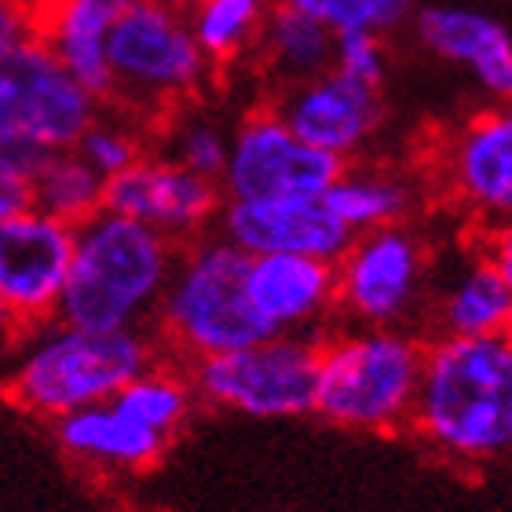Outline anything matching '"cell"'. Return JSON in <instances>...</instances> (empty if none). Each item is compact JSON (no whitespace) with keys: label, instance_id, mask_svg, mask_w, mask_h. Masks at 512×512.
Instances as JSON below:
<instances>
[{"label":"cell","instance_id":"cell-7","mask_svg":"<svg viewBox=\"0 0 512 512\" xmlns=\"http://www.w3.org/2000/svg\"><path fill=\"white\" fill-rule=\"evenodd\" d=\"M107 103L154 132L176 110L209 96L216 70L191 37L187 15L158 0H136L107 41Z\"/></svg>","mask_w":512,"mask_h":512},{"label":"cell","instance_id":"cell-5","mask_svg":"<svg viewBox=\"0 0 512 512\" xmlns=\"http://www.w3.org/2000/svg\"><path fill=\"white\" fill-rule=\"evenodd\" d=\"M150 333L161 355L180 366L264 341L246 297V256L216 231L180 246Z\"/></svg>","mask_w":512,"mask_h":512},{"label":"cell","instance_id":"cell-31","mask_svg":"<svg viewBox=\"0 0 512 512\" xmlns=\"http://www.w3.org/2000/svg\"><path fill=\"white\" fill-rule=\"evenodd\" d=\"M22 333L26 330L19 326V319L0 304V370H4V374H8L11 359H15V348H19Z\"/></svg>","mask_w":512,"mask_h":512},{"label":"cell","instance_id":"cell-27","mask_svg":"<svg viewBox=\"0 0 512 512\" xmlns=\"http://www.w3.org/2000/svg\"><path fill=\"white\" fill-rule=\"evenodd\" d=\"M150 147H154V132L143 121L118 107H99V114L88 121L74 150L103 180H114L125 169H132Z\"/></svg>","mask_w":512,"mask_h":512},{"label":"cell","instance_id":"cell-8","mask_svg":"<svg viewBox=\"0 0 512 512\" xmlns=\"http://www.w3.org/2000/svg\"><path fill=\"white\" fill-rule=\"evenodd\" d=\"M432 275L436 253L417 224L352 235L344 253L333 260L337 322L414 330V322L428 308Z\"/></svg>","mask_w":512,"mask_h":512},{"label":"cell","instance_id":"cell-18","mask_svg":"<svg viewBox=\"0 0 512 512\" xmlns=\"http://www.w3.org/2000/svg\"><path fill=\"white\" fill-rule=\"evenodd\" d=\"M216 235L227 246L253 256H311L333 264L352 242L322 198L289 202H224L216 216Z\"/></svg>","mask_w":512,"mask_h":512},{"label":"cell","instance_id":"cell-2","mask_svg":"<svg viewBox=\"0 0 512 512\" xmlns=\"http://www.w3.org/2000/svg\"><path fill=\"white\" fill-rule=\"evenodd\" d=\"M176 253L180 246L158 231L103 209L74 227V260L55 319L96 333L150 330Z\"/></svg>","mask_w":512,"mask_h":512},{"label":"cell","instance_id":"cell-15","mask_svg":"<svg viewBox=\"0 0 512 512\" xmlns=\"http://www.w3.org/2000/svg\"><path fill=\"white\" fill-rule=\"evenodd\" d=\"M74 260V227L52 216L26 213L0 220V304L22 330L55 319Z\"/></svg>","mask_w":512,"mask_h":512},{"label":"cell","instance_id":"cell-33","mask_svg":"<svg viewBox=\"0 0 512 512\" xmlns=\"http://www.w3.org/2000/svg\"><path fill=\"white\" fill-rule=\"evenodd\" d=\"M480 4H487V0H480Z\"/></svg>","mask_w":512,"mask_h":512},{"label":"cell","instance_id":"cell-29","mask_svg":"<svg viewBox=\"0 0 512 512\" xmlns=\"http://www.w3.org/2000/svg\"><path fill=\"white\" fill-rule=\"evenodd\" d=\"M388 66H392V55H388V41L384 37H374V33H337L333 70L341 77L370 88H384Z\"/></svg>","mask_w":512,"mask_h":512},{"label":"cell","instance_id":"cell-19","mask_svg":"<svg viewBox=\"0 0 512 512\" xmlns=\"http://www.w3.org/2000/svg\"><path fill=\"white\" fill-rule=\"evenodd\" d=\"M26 4L41 44L103 107L110 88L107 41L136 0H26Z\"/></svg>","mask_w":512,"mask_h":512},{"label":"cell","instance_id":"cell-9","mask_svg":"<svg viewBox=\"0 0 512 512\" xmlns=\"http://www.w3.org/2000/svg\"><path fill=\"white\" fill-rule=\"evenodd\" d=\"M187 374L198 399L209 406L260 421L304 417L315 406V341L264 337L187 366Z\"/></svg>","mask_w":512,"mask_h":512},{"label":"cell","instance_id":"cell-30","mask_svg":"<svg viewBox=\"0 0 512 512\" xmlns=\"http://www.w3.org/2000/svg\"><path fill=\"white\" fill-rule=\"evenodd\" d=\"M30 169L33 161L0 150V220H11V216L33 209Z\"/></svg>","mask_w":512,"mask_h":512},{"label":"cell","instance_id":"cell-3","mask_svg":"<svg viewBox=\"0 0 512 512\" xmlns=\"http://www.w3.org/2000/svg\"><path fill=\"white\" fill-rule=\"evenodd\" d=\"M158 359L161 348L150 330L96 333L48 319L22 333L8 366V395L22 410L59 421L114 399Z\"/></svg>","mask_w":512,"mask_h":512},{"label":"cell","instance_id":"cell-1","mask_svg":"<svg viewBox=\"0 0 512 512\" xmlns=\"http://www.w3.org/2000/svg\"><path fill=\"white\" fill-rule=\"evenodd\" d=\"M410 428L454 461H494L512 443L509 337H432Z\"/></svg>","mask_w":512,"mask_h":512},{"label":"cell","instance_id":"cell-17","mask_svg":"<svg viewBox=\"0 0 512 512\" xmlns=\"http://www.w3.org/2000/svg\"><path fill=\"white\" fill-rule=\"evenodd\" d=\"M246 297L267 337L319 341L337 326V282L326 260L253 256L246 260Z\"/></svg>","mask_w":512,"mask_h":512},{"label":"cell","instance_id":"cell-32","mask_svg":"<svg viewBox=\"0 0 512 512\" xmlns=\"http://www.w3.org/2000/svg\"><path fill=\"white\" fill-rule=\"evenodd\" d=\"M158 4H169V8H180V11H187L194 4V0H158Z\"/></svg>","mask_w":512,"mask_h":512},{"label":"cell","instance_id":"cell-28","mask_svg":"<svg viewBox=\"0 0 512 512\" xmlns=\"http://www.w3.org/2000/svg\"><path fill=\"white\" fill-rule=\"evenodd\" d=\"M275 4L300 11L333 33H374L388 41L392 33L410 26L421 0H275Z\"/></svg>","mask_w":512,"mask_h":512},{"label":"cell","instance_id":"cell-12","mask_svg":"<svg viewBox=\"0 0 512 512\" xmlns=\"http://www.w3.org/2000/svg\"><path fill=\"white\" fill-rule=\"evenodd\" d=\"M103 209L158 231L172 246H187L194 238L216 231L224 194L213 180L194 176L183 165H176L169 154L150 147L132 169L107 180Z\"/></svg>","mask_w":512,"mask_h":512},{"label":"cell","instance_id":"cell-6","mask_svg":"<svg viewBox=\"0 0 512 512\" xmlns=\"http://www.w3.org/2000/svg\"><path fill=\"white\" fill-rule=\"evenodd\" d=\"M99 103L41 44L26 0H0V150L37 161L77 147Z\"/></svg>","mask_w":512,"mask_h":512},{"label":"cell","instance_id":"cell-13","mask_svg":"<svg viewBox=\"0 0 512 512\" xmlns=\"http://www.w3.org/2000/svg\"><path fill=\"white\" fill-rule=\"evenodd\" d=\"M271 107L308 147L337 158L341 165L363 161L388 125L384 88L348 81L337 70L275 92Z\"/></svg>","mask_w":512,"mask_h":512},{"label":"cell","instance_id":"cell-4","mask_svg":"<svg viewBox=\"0 0 512 512\" xmlns=\"http://www.w3.org/2000/svg\"><path fill=\"white\" fill-rule=\"evenodd\" d=\"M421 363V333L337 322L315 341L311 414L352 432H399L414 414Z\"/></svg>","mask_w":512,"mask_h":512},{"label":"cell","instance_id":"cell-25","mask_svg":"<svg viewBox=\"0 0 512 512\" xmlns=\"http://www.w3.org/2000/svg\"><path fill=\"white\" fill-rule=\"evenodd\" d=\"M110 403L125 410L132 421L147 425L150 432L172 439L187 425V417H191L194 403H198V392H194L187 366L172 363V359L161 355L150 370L132 377Z\"/></svg>","mask_w":512,"mask_h":512},{"label":"cell","instance_id":"cell-16","mask_svg":"<svg viewBox=\"0 0 512 512\" xmlns=\"http://www.w3.org/2000/svg\"><path fill=\"white\" fill-rule=\"evenodd\" d=\"M432 337H509L512 326V256L509 242L480 238L447 278L432 275L428 293Z\"/></svg>","mask_w":512,"mask_h":512},{"label":"cell","instance_id":"cell-24","mask_svg":"<svg viewBox=\"0 0 512 512\" xmlns=\"http://www.w3.org/2000/svg\"><path fill=\"white\" fill-rule=\"evenodd\" d=\"M33 209L52 216L66 227H81L96 213H103L107 180L88 165L74 147L41 154L30 169Z\"/></svg>","mask_w":512,"mask_h":512},{"label":"cell","instance_id":"cell-22","mask_svg":"<svg viewBox=\"0 0 512 512\" xmlns=\"http://www.w3.org/2000/svg\"><path fill=\"white\" fill-rule=\"evenodd\" d=\"M333 44H337V33L326 30L322 22L275 4L249 70H256L275 85V92H282L333 70Z\"/></svg>","mask_w":512,"mask_h":512},{"label":"cell","instance_id":"cell-26","mask_svg":"<svg viewBox=\"0 0 512 512\" xmlns=\"http://www.w3.org/2000/svg\"><path fill=\"white\" fill-rule=\"evenodd\" d=\"M227 143H231V121L205 107V99L191 107L176 110L169 121L154 128V147L169 154L176 165H183L194 176L205 180H220L227 161Z\"/></svg>","mask_w":512,"mask_h":512},{"label":"cell","instance_id":"cell-23","mask_svg":"<svg viewBox=\"0 0 512 512\" xmlns=\"http://www.w3.org/2000/svg\"><path fill=\"white\" fill-rule=\"evenodd\" d=\"M271 8L275 0H194L183 15L198 52L209 59L216 77H227L253 66Z\"/></svg>","mask_w":512,"mask_h":512},{"label":"cell","instance_id":"cell-21","mask_svg":"<svg viewBox=\"0 0 512 512\" xmlns=\"http://www.w3.org/2000/svg\"><path fill=\"white\" fill-rule=\"evenodd\" d=\"M55 439L70 458L85 461V465H99V469H147L165 454L169 439L150 432L147 425H139L125 410L110 403L85 406L55 421Z\"/></svg>","mask_w":512,"mask_h":512},{"label":"cell","instance_id":"cell-10","mask_svg":"<svg viewBox=\"0 0 512 512\" xmlns=\"http://www.w3.org/2000/svg\"><path fill=\"white\" fill-rule=\"evenodd\" d=\"M344 165L308 147L267 103H253L231 121V143L220 172L224 202H289L322 198Z\"/></svg>","mask_w":512,"mask_h":512},{"label":"cell","instance_id":"cell-20","mask_svg":"<svg viewBox=\"0 0 512 512\" xmlns=\"http://www.w3.org/2000/svg\"><path fill=\"white\" fill-rule=\"evenodd\" d=\"M322 202L348 235H363L377 227L414 224V213L421 209V183L395 165L352 161L337 172Z\"/></svg>","mask_w":512,"mask_h":512},{"label":"cell","instance_id":"cell-14","mask_svg":"<svg viewBox=\"0 0 512 512\" xmlns=\"http://www.w3.org/2000/svg\"><path fill=\"white\" fill-rule=\"evenodd\" d=\"M421 52L469 77L494 107L512 96L509 22L480 0H421L410 19Z\"/></svg>","mask_w":512,"mask_h":512},{"label":"cell","instance_id":"cell-11","mask_svg":"<svg viewBox=\"0 0 512 512\" xmlns=\"http://www.w3.org/2000/svg\"><path fill=\"white\" fill-rule=\"evenodd\" d=\"M443 194L483 238H498L512 213V114L483 107L450 128L439 158Z\"/></svg>","mask_w":512,"mask_h":512}]
</instances>
